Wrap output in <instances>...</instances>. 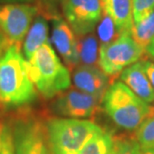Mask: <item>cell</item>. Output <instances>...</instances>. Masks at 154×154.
Wrapping results in <instances>:
<instances>
[{
  "label": "cell",
  "mask_w": 154,
  "mask_h": 154,
  "mask_svg": "<svg viewBox=\"0 0 154 154\" xmlns=\"http://www.w3.org/2000/svg\"><path fill=\"white\" fill-rule=\"evenodd\" d=\"M101 104L117 126L129 131L136 130L154 113L149 103L138 97L120 80L110 83Z\"/></svg>",
  "instance_id": "obj_3"
},
{
  "label": "cell",
  "mask_w": 154,
  "mask_h": 154,
  "mask_svg": "<svg viewBox=\"0 0 154 154\" xmlns=\"http://www.w3.org/2000/svg\"><path fill=\"white\" fill-rule=\"evenodd\" d=\"M1 141H2V128H0V148H1Z\"/></svg>",
  "instance_id": "obj_28"
},
{
  "label": "cell",
  "mask_w": 154,
  "mask_h": 154,
  "mask_svg": "<svg viewBox=\"0 0 154 154\" xmlns=\"http://www.w3.org/2000/svg\"><path fill=\"white\" fill-rule=\"evenodd\" d=\"M114 144L115 137L102 129L83 146L79 154H112Z\"/></svg>",
  "instance_id": "obj_16"
},
{
  "label": "cell",
  "mask_w": 154,
  "mask_h": 154,
  "mask_svg": "<svg viewBox=\"0 0 154 154\" xmlns=\"http://www.w3.org/2000/svg\"><path fill=\"white\" fill-rule=\"evenodd\" d=\"M152 60H153V61H154V58H153V59H152Z\"/></svg>",
  "instance_id": "obj_30"
},
{
  "label": "cell",
  "mask_w": 154,
  "mask_h": 154,
  "mask_svg": "<svg viewBox=\"0 0 154 154\" xmlns=\"http://www.w3.org/2000/svg\"><path fill=\"white\" fill-rule=\"evenodd\" d=\"M143 65H144V69H145L146 74L148 76L150 82H151V84L154 88V61L143 59Z\"/></svg>",
  "instance_id": "obj_23"
},
{
  "label": "cell",
  "mask_w": 154,
  "mask_h": 154,
  "mask_svg": "<svg viewBox=\"0 0 154 154\" xmlns=\"http://www.w3.org/2000/svg\"><path fill=\"white\" fill-rule=\"evenodd\" d=\"M0 154H14L13 136H12L10 130L6 127L2 128V141Z\"/></svg>",
  "instance_id": "obj_22"
},
{
  "label": "cell",
  "mask_w": 154,
  "mask_h": 154,
  "mask_svg": "<svg viewBox=\"0 0 154 154\" xmlns=\"http://www.w3.org/2000/svg\"><path fill=\"white\" fill-rule=\"evenodd\" d=\"M139 145L135 140H126L115 137L114 149L112 154H138Z\"/></svg>",
  "instance_id": "obj_21"
},
{
  "label": "cell",
  "mask_w": 154,
  "mask_h": 154,
  "mask_svg": "<svg viewBox=\"0 0 154 154\" xmlns=\"http://www.w3.org/2000/svg\"><path fill=\"white\" fill-rule=\"evenodd\" d=\"M36 98L21 46L10 44L0 57V105L16 107Z\"/></svg>",
  "instance_id": "obj_1"
},
{
  "label": "cell",
  "mask_w": 154,
  "mask_h": 154,
  "mask_svg": "<svg viewBox=\"0 0 154 154\" xmlns=\"http://www.w3.org/2000/svg\"><path fill=\"white\" fill-rule=\"evenodd\" d=\"M49 26L43 16H35L22 43V53L26 60L30 59L38 48L48 40Z\"/></svg>",
  "instance_id": "obj_14"
},
{
  "label": "cell",
  "mask_w": 154,
  "mask_h": 154,
  "mask_svg": "<svg viewBox=\"0 0 154 154\" xmlns=\"http://www.w3.org/2000/svg\"><path fill=\"white\" fill-rule=\"evenodd\" d=\"M14 154H51L37 122H20L13 136Z\"/></svg>",
  "instance_id": "obj_9"
},
{
  "label": "cell",
  "mask_w": 154,
  "mask_h": 154,
  "mask_svg": "<svg viewBox=\"0 0 154 154\" xmlns=\"http://www.w3.org/2000/svg\"><path fill=\"white\" fill-rule=\"evenodd\" d=\"M120 81L147 103H154V88L147 76L143 59L128 66L120 73Z\"/></svg>",
  "instance_id": "obj_12"
},
{
  "label": "cell",
  "mask_w": 154,
  "mask_h": 154,
  "mask_svg": "<svg viewBox=\"0 0 154 154\" xmlns=\"http://www.w3.org/2000/svg\"><path fill=\"white\" fill-rule=\"evenodd\" d=\"M96 35L99 41L100 45L107 44V43L113 41L114 39H116L120 34L118 31V29L116 28L114 22L112 21V19L107 15L105 12L103 11V14L101 16L100 21L98 22L96 26ZM99 45V46H100Z\"/></svg>",
  "instance_id": "obj_18"
},
{
  "label": "cell",
  "mask_w": 154,
  "mask_h": 154,
  "mask_svg": "<svg viewBox=\"0 0 154 154\" xmlns=\"http://www.w3.org/2000/svg\"><path fill=\"white\" fill-rule=\"evenodd\" d=\"M102 130L86 119L58 117L46 124L47 142L52 154H79L83 146Z\"/></svg>",
  "instance_id": "obj_4"
},
{
  "label": "cell",
  "mask_w": 154,
  "mask_h": 154,
  "mask_svg": "<svg viewBox=\"0 0 154 154\" xmlns=\"http://www.w3.org/2000/svg\"><path fill=\"white\" fill-rule=\"evenodd\" d=\"M103 11L111 18L120 33L131 32L134 25L132 0H102Z\"/></svg>",
  "instance_id": "obj_13"
},
{
  "label": "cell",
  "mask_w": 154,
  "mask_h": 154,
  "mask_svg": "<svg viewBox=\"0 0 154 154\" xmlns=\"http://www.w3.org/2000/svg\"><path fill=\"white\" fill-rule=\"evenodd\" d=\"M51 40L58 53L67 65H79L77 35L65 19L59 16H55L53 18Z\"/></svg>",
  "instance_id": "obj_10"
},
{
  "label": "cell",
  "mask_w": 154,
  "mask_h": 154,
  "mask_svg": "<svg viewBox=\"0 0 154 154\" xmlns=\"http://www.w3.org/2000/svg\"><path fill=\"white\" fill-rule=\"evenodd\" d=\"M26 64L30 79L43 97H55L71 85L68 68L61 62L49 41L38 48Z\"/></svg>",
  "instance_id": "obj_2"
},
{
  "label": "cell",
  "mask_w": 154,
  "mask_h": 154,
  "mask_svg": "<svg viewBox=\"0 0 154 154\" xmlns=\"http://www.w3.org/2000/svg\"><path fill=\"white\" fill-rule=\"evenodd\" d=\"M152 108H153V111H154V103H153V106H152Z\"/></svg>",
  "instance_id": "obj_29"
},
{
  "label": "cell",
  "mask_w": 154,
  "mask_h": 154,
  "mask_svg": "<svg viewBox=\"0 0 154 154\" xmlns=\"http://www.w3.org/2000/svg\"><path fill=\"white\" fill-rule=\"evenodd\" d=\"M64 19L77 36L93 32L103 14L102 0H62Z\"/></svg>",
  "instance_id": "obj_7"
},
{
  "label": "cell",
  "mask_w": 154,
  "mask_h": 154,
  "mask_svg": "<svg viewBox=\"0 0 154 154\" xmlns=\"http://www.w3.org/2000/svg\"><path fill=\"white\" fill-rule=\"evenodd\" d=\"M36 15L37 8L29 3H0V31L21 46Z\"/></svg>",
  "instance_id": "obj_6"
},
{
  "label": "cell",
  "mask_w": 154,
  "mask_h": 154,
  "mask_svg": "<svg viewBox=\"0 0 154 154\" xmlns=\"http://www.w3.org/2000/svg\"><path fill=\"white\" fill-rule=\"evenodd\" d=\"M131 35L135 41L146 50V47L154 38V11L143 21L134 24Z\"/></svg>",
  "instance_id": "obj_17"
},
{
  "label": "cell",
  "mask_w": 154,
  "mask_h": 154,
  "mask_svg": "<svg viewBox=\"0 0 154 154\" xmlns=\"http://www.w3.org/2000/svg\"><path fill=\"white\" fill-rule=\"evenodd\" d=\"M32 0H0V3H29Z\"/></svg>",
  "instance_id": "obj_26"
},
{
  "label": "cell",
  "mask_w": 154,
  "mask_h": 154,
  "mask_svg": "<svg viewBox=\"0 0 154 154\" xmlns=\"http://www.w3.org/2000/svg\"><path fill=\"white\" fill-rule=\"evenodd\" d=\"M145 49L132 37L131 32L120 34L113 41L99 46L98 65L109 77H115L125 68L141 60Z\"/></svg>",
  "instance_id": "obj_5"
},
{
  "label": "cell",
  "mask_w": 154,
  "mask_h": 154,
  "mask_svg": "<svg viewBox=\"0 0 154 154\" xmlns=\"http://www.w3.org/2000/svg\"><path fill=\"white\" fill-rule=\"evenodd\" d=\"M98 38L94 31L77 36V52L79 65H95L98 62Z\"/></svg>",
  "instance_id": "obj_15"
},
{
  "label": "cell",
  "mask_w": 154,
  "mask_h": 154,
  "mask_svg": "<svg viewBox=\"0 0 154 154\" xmlns=\"http://www.w3.org/2000/svg\"><path fill=\"white\" fill-rule=\"evenodd\" d=\"M109 78L110 77L106 75L100 67L80 64L73 71L71 80L77 89L102 100L110 85Z\"/></svg>",
  "instance_id": "obj_11"
},
{
  "label": "cell",
  "mask_w": 154,
  "mask_h": 154,
  "mask_svg": "<svg viewBox=\"0 0 154 154\" xmlns=\"http://www.w3.org/2000/svg\"><path fill=\"white\" fill-rule=\"evenodd\" d=\"M138 154H154V149H142V148H139Z\"/></svg>",
  "instance_id": "obj_27"
},
{
  "label": "cell",
  "mask_w": 154,
  "mask_h": 154,
  "mask_svg": "<svg viewBox=\"0 0 154 154\" xmlns=\"http://www.w3.org/2000/svg\"><path fill=\"white\" fill-rule=\"evenodd\" d=\"M145 52L148 55H150L152 58H154V38L151 40V42H150L148 44V46L146 47Z\"/></svg>",
  "instance_id": "obj_25"
},
{
  "label": "cell",
  "mask_w": 154,
  "mask_h": 154,
  "mask_svg": "<svg viewBox=\"0 0 154 154\" xmlns=\"http://www.w3.org/2000/svg\"><path fill=\"white\" fill-rule=\"evenodd\" d=\"M135 141L142 149H154V113L135 132Z\"/></svg>",
  "instance_id": "obj_19"
},
{
  "label": "cell",
  "mask_w": 154,
  "mask_h": 154,
  "mask_svg": "<svg viewBox=\"0 0 154 154\" xmlns=\"http://www.w3.org/2000/svg\"><path fill=\"white\" fill-rule=\"evenodd\" d=\"M10 41L6 38V36L0 31V57L2 56V54L4 53L6 49L8 48V46L10 45Z\"/></svg>",
  "instance_id": "obj_24"
},
{
  "label": "cell",
  "mask_w": 154,
  "mask_h": 154,
  "mask_svg": "<svg viewBox=\"0 0 154 154\" xmlns=\"http://www.w3.org/2000/svg\"><path fill=\"white\" fill-rule=\"evenodd\" d=\"M134 24L143 21L154 11V0H132Z\"/></svg>",
  "instance_id": "obj_20"
},
{
  "label": "cell",
  "mask_w": 154,
  "mask_h": 154,
  "mask_svg": "<svg viewBox=\"0 0 154 154\" xmlns=\"http://www.w3.org/2000/svg\"><path fill=\"white\" fill-rule=\"evenodd\" d=\"M101 100L79 89H67L58 94L52 108L54 112L66 118H89L99 110Z\"/></svg>",
  "instance_id": "obj_8"
}]
</instances>
